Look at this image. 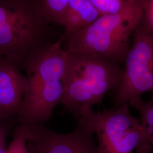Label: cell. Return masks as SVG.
Segmentation results:
<instances>
[{
	"label": "cell",
	"instance_id": "cell-1",
	"mask_svg": "<svg viewBox=\"0 0 153 153\" xmlns=\"http://www.w3.org/2000/svg\"><path fill=\"white\" fill-rule=\"evenodd\" d=\"M64 38L62 35L57 41L33 52L21 66L26 72L28 89L16 117L18 124H42L62 103V78L68 56L61 46Z\"/></svg>",
	"mask_w": 153,
	"mask_h": 153
},
{
	"label": "cell",
	"instance_id": "cell-2",
	"mask_svg": "<svg viewBox=\"0 0 153 153\" xmlns=\"http://www.w3.org/2000/svg\"><path fill=\"white\" fill-rule=\"evenodd\" d=\"M57 36L41 13L40 0H0V56L21 68Z\"/></svg>",
	"mask_w": 153,
	"mask_h": 153
},
{
	"label": "cell",
	"instance_id": "cell-3",
	"mask_svg": "<svg viewBox=\"0 0 153 153\" xmlns=\"http://www.w3.org/2000/svg\"><path fill=\"white\" fill-rule=\"evenodd\" d=\"M67 52L61 104L76 120L82 108L102 104L106 94L115 91L123 68L95 55Z\"/></svg>",
	"mask_w": 153,
	"mask_h": 153
},
{
	"label": "cell",
	"instance_id": "cell-4",
	"mask_svg": "<svg viewBox=\"0 0 153 153\" xmlns=\"http://www.w3.org/2000/svg\"><path fill=\"white\" fill-rule=\"evenodd\" d=\"M142 1L124 13L100 16L87 27L64 33L65 50L95 55L120 65L130 48L132 35L143 16Z\"/></svg>",
	"mask_w": 153,
	"mask_h": 153
},
{
	"label": "cell",
	"instance_id": "cell-5",
	"mask_svg": "<svg viewBox=\"0 0 153 153\" xmlns=\"http://www.w3.org/2000/svg\"><path fill=\"white\" fill-rule=\"evenodd\" d=\"M96 134L100 153H151L152 142L140 121L131 115L128 104L102 111L82 108L76 119Z\"/></svg>",
	"mask_w": 153,
	"mask_h": 153
},
{
	"label": "cell",
	"instance_id": "cell-6",
	"mask_svg": "<svg viewBox=\"0 0 153 153\" xmlns=\"http://www.w3.org/2000/svg\"><path fill=\"white\" fill-rule=\"evenodd\" d=\"M120 81L115 90L114 108L153 91V32L143 16L133 33Z\"/></svg>",
	"mask_w": 153,
	"mask_h": 153
},
{
	"label": "cell",
	"instance_id": "cell-7",
	"mask_svg": "<svg viewBox=\"0 0 153 153\" xmlns=\"http://www.w3.org/2000/svg\"><path fill=\"white\" fill-rule=\"evenodd\" d=\"M28 149L35 153H100L93 140L94 133L77 123L74 131L59 133L42 124L25 125Z\"/></svg>",
	"mask_w": 153,
	"mask_h": 153
},
{
	"label": "cell",
	"instance_id": "cell-8",
	"mask_svg": "<svg viewBox=\"0 0 153 153\" xmlns=\"http://www.w3.org/2000/svg\"><path fill=\"white\" fill-rule=\"evenodd\" d=\"M21 68L0 56V116L17 117L28 83Z\"/></svg>",
	"mask_w": 153,
	"mask_h": 153
},
{
	"label": "cell",
	"instance_id": "cell-9",
	"mask_svg": "<svg viewBox=\"0 0 153 153\" xmlns=\"http://www.w3.org/2000/svg\"><path fill=\"white\" fill-rule=\"evenodd\" d=\"M99 16L90 0H69V7L63 24L65 33L82 30Z\"/></svg>",
	"mask_w": 153,
	"mask_h": 153
},
{
	"label": "cell",
	"instance_id": "cell-10",
	"mask_svg": "<svg viewBox=\"0 0 153 153\" xmlns=\"http://www.w3.org/2000/svg\"><path fill=\"white\" fill-rule=\"evenodd\" d=\"M40 6L41 13L49 25L63 26L69 7V0H40Z\"/></svg>",
	"mask_w": 153,
	"mask_h": 153
},
{
	"label": "cell",
	"instance_id": "cell-11",
	"mask_svg": "<svg viewBox=\"0 0 153 153\" xmlns=\"http://www.w3.org/2000/svg\"><path fill=\"white\" fill-rule=\"evenodd\" d=\"M99 16L119 14L138 4L140 0H90Z\"/></svg>",
	"mask_w": 153,
	"mask_h": 153
},
{
	"label": "cell",
	"instance_id": "cell-12",
	"mask_svg": "<svg viewBox=\"0 0 153 153\" xmlns=\"http://www.w3.org/2000/svg\"><path fill=\"white\" fill-rule=\"evenodd\" d=\"M128 105L136 109L140 115V123L145 129L148 137L152 142L153 138V91L150 100L144 102L141 97L132 99Z\"/></svg>",
	"mask_w": 153,
	"mask_h": 153
},
{
	"label": "cell",
	"instance_id": "cell-13",
	"mask_svg": "<svg viewBox=\"0 0 153 153\" xmlns=\"http://www.w3.org/2000/svg\"><path fill=\"white\" fill-rule=\"evenodd\" d=\"M6 153H30L25 125H16L13 133V140L7 148Z\"/></svg>",
	"mask_w": 153,
	"mask_h": 153
},
{
	"label": "cell",
	"instance_id": "cell-14",
	"mask_svg": "<svg viewBox=\"0 0 153 153\" xmlns=\"http://www.w3.org/2000/svg\"><path fill=\"white\" fill-rule=\"evenodd\" d=\"M17 124L16 117L0 116V153H6L7 138L12 128Z\"/></svg>",
	"mask_w": 153,
	"mask_h": 153
},
{
	"label": "cell",
	"instance_id": "cell-15",
	"mask_svg": "<svg viewBox=\"0 0 153 153\" xmlns=\"http://www.w3.org/2000/svg\"><path fill=\"white\" fill-rule=\"evenodd\" d=\"M142 4L144 9L143 18L153 32V0H142Z\"/></svg>",
	"mask_w": 153,
	"mask_h": 153
},
{
	"label": "cell",
	"instance_id": "cell-16",
	"mask_svg": "<svg viewBox=\"0 0 153 153\" xmlns=\"http://www.w3.org/2000/svg\"><path fill=\"white\" fill-rule=\"evenodd\" d=\"M28 150H29V152H30V153H35L33 152H31V151H30L29 149H28Z\"/></svg>",
	"mask_w": 153,
	"mask_h": 153
},
{
	"label": "cell",
	"instance_id": "cell-17",
	"mask_svg": "<svg viewBox=\"0 0 153 153\" xmlns=\"http://www.w3.org/2000/svg\"><path fill=\"white\" fill-rule=\"evenodd\" d=\"M152 146H153V140H152Z\"/></svg>",
	"mask_w": 153,
	"mask_h": 153
}]
</instances>
